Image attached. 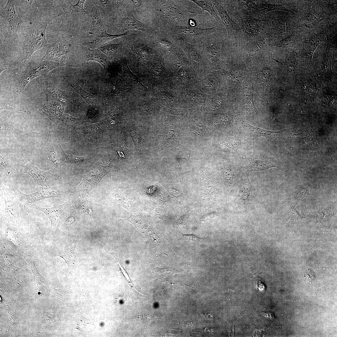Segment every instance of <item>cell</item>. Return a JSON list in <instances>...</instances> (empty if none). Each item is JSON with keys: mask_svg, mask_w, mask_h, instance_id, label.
I'll use <instances>...</instances> for the list:
<instances>
[{"mask_svg": "<svg viewBox=\"0 0 337 337\" xmlns=\"http://www.w3.org/2000/svg\"><path fill=\"white\" fill-rule=\"evenodd\" d=\"M67 201L63 204L51 208H42L36 205L32 207L43 212L50 220L51 228L54 229L58 221L62 217Z\"/></svg>", "mask_w": 337, "mask_h": 337, "instance_id": "obj_20", "label": "cell"}, {"mask_svg": "<svg viewBox=\"0 0 337 337\" xmlns=\"http://www.w3.org/2000/svg\"><path fill=\"white\" fill-rule=\"evenodd\" d=\"M211 1L217 11L221 20L226 28L228 39L232 40L242 29L240 24L236 23L232 19L225 9L222 6L221 1L212 0Z\"/></svg>", "mask_w": 337, "mask_h": 337, "instance_id": "obj_17", "label": "cell"}, {"mask_svg": "<svg viewBox=\"0 0 337 337\" xmlns=\"http://www.w3.org/2000/svg\"><path fill=\"white\" fill-rule=\"evenodd\" d=\"M266 39L262 35L248 42L243 46V52L247 55L253 56L265 49Z\"/></svg>", "mask_w": 337, "mask_h": 337, "instance_id": "obj_22", "label": "cell"}, {"mask_svg": "<svg viewBox=\"0 0 337 337\" xmlns=\"http://www.w3.org/2000/svg\"><path fill=\"white\" fill-rule=\"evenodd\" d=\"M134 5L136 6H139L141 3V1H133Z\"/></svg>", "mask_w": 337, "mask_h": 337, "instance_id": "obj_49", "label": "cell"}, {"mask_svg": "<svg viewBox=\"0 0 337 337\" xmlns=\"http://www.w3.org/2000/svg\"><path fill=\"white\" fill-rule=\"evenodd\" d=\"M250 162V171L267 169L272 167H278L273 161L268 159L253 158L251 159Z\"/></svg>", "mask_w": 337, "mask_h": 337, "instance_id": "obj_28", "label": "cell"}, {"mask_svg": "<svg viewBox=\"0 0 337 337\" xmlns=\"http://www.w3.org/2000/svg\"><path fill=\"white\" fill-rule=\"evenodd\" d=\"M138 52L140 55L144 56L148 55L150 53L149 50L144 46H140L138 48Z\"/></svg>", "mask_w": 337, "mask_h": 337, "instance_id": "obj_43", "label": "cell"}, {"mask_svg": "<svg viewBox=\"0 0 337 337\" xmlns=\"http://www.w3.org/2000/svg\"><path fill=\"white\" fill-rule=\"evenodd\" d=\"M45 94L49 95L52 99L67 105L70 102L68 93L55 86L46 76L38 77L37 79Z\"/></svg>", "mask_w": 337, "mask_h": 337, "instance_id": "obj_14", "label": "cell"}, {"mask_svg": "<svg viewBox=\"0 0 337 337\" xmlns=\"http://www.w3.org/2000/svg\"><path fill=\"white\" fill-rule=\"evenodd\" d=\"M196 6L191 0L162 1L160 11L161 22L173 27L187 26L191 19L202 14L201 10Z\"/></svg>", "mask_w": 337, "mask_h": 337, "instance_id": "obj_1", "label": "cell"}, {"mask_svg": "<svg viewBox=\"0 0 337 337\" xmlns=\"http://www.w3.org/2000/svg\"><path fill=\"white\" fill-rule=\"evenodd\" d=\"M260 313L266 318L273 319L274 318V315L273 312H260Z\"/></svg>", "mask_w": 337, "mask_h": 337, "instance_id": "obj_46", "label": "cell"}, {"mask_svg": "<svg viewBox=\"0 0 337 337\" xmlns=\"http://www.w3.org/2000/svg\"><path fill=\"white\" fill-rule=\"evenodd\" d=\"M118 155L120 157L125 158L128 154L129 151L127 148L121 147H119L116 150Z\"/></svg>", "mask_w": 337, "mask_h": 337, "instance_id": "obj_41", "label": "cell"}, {"mask_svg": "<svg viewBox=\"0 0 337 337\" xmlns=\"http://www.w3.org/2000/svg\"><path fill=\"white\" fill-rule=\"evenodd\" d=\"M61 40H58L53 43L49 44L46 52L41 59L42 60H47L65 64L67 58L68 48L64 42Z\"/></svg>", "mask_w": 337, "mask_h": 337, "instance_id": "obj_13", "label": "cell"}, {"mask_svg": "<svg viewBox=\"0 0 337 337\" xmlns=\"http://www.w3.org/2000/svg\"><path fill=\"white\" fill-rule=\"evenodd\" d=\"M217 76L216 71L208 67L198 77L197 84L207 95L214 93L219 84Z\"/></svg>", "mask_w": 337, "mask_h": 337, "instance_id": "obj_15", "label": "cell"}, {"mask_svg": "<svg viewBox=\"0 0 337 337\" xmlns=\"http://www.w3.org/2000/svg\"><path fill=\"white\" fill-rule=\"evenodd\" d=\"M245 126L249 129L251 133L255 136H262L266 138H271L283 135L285 130L278 131H274L265 130L245 123Z\"/></svg>", "mask_w": 337, "mask_h": 337, "instance_id": "obj_27", "label": "cell"}, {"mask_svg": "<svg viewBox=\"0 0 337 337\" xmlns=\"http://www.w3.org/2000/svg\"><path fill=\"white\" fill-rule=\"evenodd\" d=\"M198 44L203 59L210 69L216 70L225 65L223 59L225 49L223 42L213 40L210 34Z\"/></svg>", "mask_w": 337, "mask_h": 337, "instance_id": "obj_3", "label": "cell"}, {"mask_svg": "<svg viewBox=\"0 0 337 337\" xmlns=\"http://www.w3.org/2000/svg\"><path fill=\"white\" fill-rule=\"evenodd\" d=\"M11 165V164L9 160L0 155L1 167H9Z\"/></svg>", "mask_w": 337, "mask_h": 337, "instance_id": "obj_44", "label": "cell"}, {"mask_svg": "<svg viewBox=\"0 0 337 337\" xmlns=\"http://www.w3.org/2000/svg\"><path fill=\"white\" fill-rule=\"evenodd\" d=\"M86 61H95L100 63L106 69L109 65L108 60L106 55L99 49H89L85 54Z\"/></svg>", "mask_w": 337, "mask_h": 337, "instance_id": "obj_26", "label": "cell"}, {"mask_svg": "<svg viewBox=\"0 0 337 337\" xmlns=\"http://www.w3.org/2000/svg\"><path fill=\"white\" fill-rule=\"evenodd\" d=\"M179 93L186 107L192 108L203 107L208 96L197 84Z\"/></svg>", "mask_w": 337, "mask_h": 337, "instance_id": "obj_12", "label": "cell"}, {"mask_svg": "<svg viewBox=\"0 0 337 337\" xmlns=\"http://www.w3.org/2000/svg\"><path fill=\"white\" fill-rule=\"evenodd\" d=\"M173 71L177 90L180 91L197 84L198 77L190 64L181 67Z\"/></svg>", "mask_w": 337, "mask_h": 337, "instance_id": "obj_11", "label": "cell"}, {"mask_svg": "<svg viewBox=\"0 0 337 337\" xmlns=\"http://www.w3.org/2000/svg\"><path fill=\"white\" fill-rule=\"evenodd\" d=\"M296 203L293 205L289 209L288 211V215L291 219H301L302 217L297 212L295 209V206Z\"/></svg>", "mask_w": 337, "mask_h": 337, "instance_id": "obj_38", "label": "cell"}, {"mask_svg": "<svg viewBox=\"0 0 337 337\" xmlns=\"http://www.w3.org/2000/svg\"><path fill=\"white\" fill-rule=\"evenodd\" d=\"M242 29L245 39L248 42L263 35L265 30L263 21L253 18L247 15L238 19Z\"/></svg>", "mask_w": 337, "mask_h": 337, "instance_id": "obj_8", "label": "cell"}, {"mask_svg": "<svg viewBox=\"0 0 337 337\" xmlns=\"http://www.w3.org/2000/svg\"><path fill=\"white\" fill-rule=\"evenodd\" d=\"M198 6L202 9L201 11L203 13L204 11L209 13L212 17L214 18L219 22H221V20L215 11L212 5L211 0H191Z\"/></svg>", "mask_w": 337, "mask_h": 337, "instance_id": "obj_31", "label": "cell"}, {"mask_svg": "<svg viewBox=\"0 0 337 337\" xmlns=\"http://www.w3.org/2000/svg\"><path fill=\"white\" fill-rule=\"evenodd\" d=\"M172 29L173 37L175 41H183L191 45H196L201 43L210 34L218 30L219 27L218 25L205 28L187 26H176Z\"/></svg>", "mask_w": 337, "mask_h": 337, "instance_id": "obj_5", "label": "cell"}, {"mask_svg": "<svg viewBox=\"0 0 337 337\" xmlns=\"http://www.w3.org/2000/svg\"><path fill=\"white\" fill-rule=\"evenodd\" d=\"M65 64L47 60L33 61L28 64L21 74L17 91L22 93L27 84L31 80L39 76L46 75L52 70Z\"/></svg>", "mask_w": 337, "mask_h": 337, "instance_id": "obj_4", "label": "cell"}, {"mask_svg": "<svg viewBox=\"0 0 337 337\" xmlns=\"http://www.w3.org/2000/svg\"><path fill=\"white\" fill-rule=\"evenodd\" d=\"M121 43L110 44L104 46H100L97 48L106 56H112L115 55L120 49Z\"/></svg>", "mask_w": 337, "mask_h": 337, "instance_id": "obj_35", "label": "cell"}, {"mask_svg": "<svg viewBox=\"0 0 337 337\" xmlns=\"http://www.w3.org/2000/svg\"><path fill=\"white\" fill-rule=\"evenodd\" d=\"M132 137L134 140L135 144H138L139 143L140 137L139 134L136 132L134 131L131 133Z\"/></svg>", "mask_w": 337, "mask_h": 337, "instance_id": "obj_45", "label": "cell"}, {"mask_svg": "<svg viewBox=\"0 0 337 337\" xmlns=\"http://www.w3.org/2000/svg\"><path fill=\"white\" fill-rule=\"evenodd\" d=\"M15 1L8 0L1 11L8 22L13 33L16 36H18L22 21L17 14L15 8L16 2Z\"/></svg>", "mask_w": 337, "mask_h": 337, "instance_id": "obj_18", "label": "cell"}, {"mask_svg": "<svg viewBox=\"0 0 337 337\" xmlns=\"http://www.w3.org/2000/svg\"><path fill=\"white\" fill-rule=\"evenodd\" d=\"M176 41L177 45L185 52L198 77L209 67L203 59L198 44L191 45L183 41Z\"/></svg>", "mask_w": 337, "mask_h": 337, "instance_id": "obj_7", "label": "cell"}, {"mask_svg": "<svg viewBox=\"0 0 337 337\" xmlns=\"http://www.w3.org/2000/svg\"><path fill=\"white\" fill-rule=\"evenodd\" d=\"M62 150L65 154L66 159L69 162H83L85 160L84 158L80 157L75 156L72 155H68L66 154Z\"/></svg>", "mask_w": 337, "mask_h": 337, "instance_id": "obj_40", "label": "cell"}, {"mask_svg": "<svg viewBox=\"0 0 337 337\" xmlns=\"http://www.w3.org/2000/svg\"><path fill=\"white\" fill-rule=\"evenodd\" d=\"M153 270L157 274L162 276H169L179 272V271L174 268L170 267L160 268L152 266Z\"/></svg>", "mask_w": 337, "mask_h": 337, "instance_id": "obj_36", "label": "cell"}, {"mask_svg": "<svg viewBox=\"0 0 337 337\" xmlns=\"http://www.w3.org/2000/svg\"><path fill=\"white\" fill-rule=\"evenodd\" d=\"M310 194L309 189L303 186H299L297 188L295 193L296 198L299 200H302L308 197Z\"/></svg>", "mask_w": 337, "mask_h": 337, "instance_id": "obj_37", "label": "cell"}, {"mask_svg": "<svg viewBox=\"0 0 337 337\" xmlns=\"http://www.w3.org/2000/svg\"><path fill=\"white\" fill-rule=\"evenodd\" d=\"M47 25L46 22L39 23L32 26L26 34L23 42L24 57L22 61L28 60L33 53L38 49L47 47L46 37V31Z\"/></svg>", "mask_w": 337, "mask_h": 337, "instance_id": "obj_2", "label": "cell"}, {"mask_svg": "<svg viewBox=\"0 0 337 337\" xmlns=\"http://www.w3.org/2000/svg\"><path fill=\"white\" fill-rule=\"evenodd\" d=\"M43 153L47 161L49 169L58 167L60 164L57 154L52 145L51 134L49 133L48 137L44 144Z\"/></svg>", "mask_w": 337, "mask_h": 337, "instance_id": "obj_21", "label": "cell"}, {"mask_svg": "<svg viewBox=\"0 0 337 337\" xmlns=\"http://www.w3.org/2000/svg\"><path fill=\"white\" fill-rule=\"evenodd\" d=\"M1 194L5 203V212L7 219L12 224H18L20 217L19 214V199L7 188L2 186Z\"/></svg>", "mask_w": 337, "mask_h": 337, "instance_id": "obj_10", "label": "cell"}, {"mask_svg": "<svg viewBox=\"0 0 337 337\" xmlns=\"http://www.w3.org/2000/svg\"><path fill=\"white\" fill-rule=\"evenodd\" d=\"M85 0H78L75 5L72 4L70 1H61V5L67 16L74 17L80 15H86L88 13L83 8Z\"/></svg>", "mask_w": 337, "mask_h": 337, "instance_id": "obj_24", "label": "cell"}, {"mask_svg": "<svg viewBox=\"0 0 337 337\" xmlns=\"http://www.w3.org/2000/svg\"><path fill=\"white\" fill-rule=\"evenodd\" d=\"M105 28L100 18L97 15L92 18L89 33L99 34L104 31Z\"/></svg>", "mask_w": 337, "mask_h": 337, "instance_id": "obj_34", "label": "cell"}, {"mask_svg": "<svg viewBox=\"0 0 337 337\" xmlns=\"http://www.w3.org/2000/svg\"><path fill=\"white\" fill-rule=\"evenodd\" d=\"M17 195L20 201L24 205H31L40 200L51 198L58 197L61 198L63 192L54 186L42 187L36 192L31 194H25L17 189Z\"/></svg>", "mask_w": 337, "mask_h": 337, "instance_id": "obj_9", "label": "cell"}, {"mask_svg": "<svg viewBox=\"0 0 337 337\" xmlns=\"http://www.w3.org/2000/svg\"><path fill=\"white\" fill-rule=\"evenodd\" d=\"M127 33L126 32L120 34H111L107 33L105 30L103 32L98 34L97 37L93 40L86 43L84 45L92 49L97 48L103 44L114 39L125 36Z\"/></svg>", "mask_w": 337, "mask_h": 337, "instance_id": "obj_25", "label": "cell"}, {"mask_svg": "<svg viewBox=\"0 0 337 337\" xmlns=\"http://www.w3.org/2000/svg\"><path fill=\"white\" fill-rule=\"evenodd\" d=\"M131 222L142 232H144L147 229L148 225L143 221L140 215L134 216L130 214L129 217L126 219H121Z\"/></svg>", "mask_w": 337, "mask_h": 337, "instance_id": "obj_32", "label": "cell"}, {"mask_svg": "<svg viewBox=\"0 0 337 337\" xmlns=\"http://www.w3.org/2000/svg\"><path fill=\"white\" fill-rule=\"evenodd\" d=\"M120 26L124 29L143 30L144 29L142 24L132 14L123 18L120 23Z\"/></svg>", "mask_w": 337, "mask_h": 337, "instance_id": "obj_29", "label": "cell"}, {"mask_svg": "<svg viewBox=\"0 0 337 337\" xmlns=\"http://www.w3.org/2000/svg\"><path fill=\"white\" fill-rule=\"evenodd\" d=\"M148 235L152 239L154 240H155L156 238V235L155 234V232L153 231V232H152V230L149 229L147 232Z\"/></svg>", "mask_w": 337, "mask_h": 337, "instance_id": "obj_47", "label": "cell"}, {"mask_svg": "<svg viewBox=\"0 0 337 337\" xmlns=\"http://www.w3.org/2000/svg\"><path fill=\"white\" fill-rule=\"evenodd\" d=\"M19 164L21 172L30 175L36 183L42 187L53 186L56 182L57 177L56 175L49 171H43L25 159L21 161Z\"/></svg>", "mask_w": 337, "mask_h": 337, "instance_id": "obj_6", "label": "cell"}, {"mask_svg": "<svg viewBox=\"0 0 337 337\" xmlns=\"http://www.w3.org/2000/svg\"><path fill=\"white\" fill-rule=\"evenodd\" d=\"M46 102L43 105L42 110L48 117L54 116H60L62 115L66 105L52 99L49 95L46 94Z\"/></svg>", "mask_w": 337, "mask_h": 337, "instance_id": "obj_23", "label": "cell"}, {"mask_svg": "<svg viewBox=\"0 0 337 337\" xmlns=\"http://www.w3.org/2000/svg\"><path fill=\"white\" fill-rule=\"evenodd\" d=\"M74 218L73 217H69L66 221V224L68 225L71 224L74 221Z\"/></svg>", "mask_w": 337, "mask_h": 337, "instance_id": "obj_48", "label": "cell"}, {"mask_svg": "<svg viewBox=\"0 0 337 337\" xmlns=\"http://www.w3.org/2000/svg\"><path fill=\"white\" fill-rule=\"evenodd\" d=\"M69 85L74 91L79 94L88 104L94 105L97 102L96 97L88 92L76 82L71 81Z\"/></svg>", "mask_w": 337, "mask_h": 337, "instance_id": "obj_30", "label": "cell"}, {"mask_svg": "<svg viewBox=\"0 0 337 337\" xmlns=\"http://www.w3.org/2000/svg\"><path fill=\"white\" fill-rule=\"evenodd\" d=\"M158 96L159 102L164 105L182 109L187 107L178 90L173 93L169 90H162L159 93Z\"/></svg>", "mask_w": 337, "mask_h": 337, "instance_id": "obj_19", "label": "cell"}, {"mask_svg": "<svg viewBox=\"0 0 337 337\" xmlns=\"http://www.w3.org/2000/svg\"><path fill=\"white\" fill-rule=\"evenodd\" d=\"M185 240L192 243H195L199 241L201 238L198 237L196 235L193 234L182 235Z\"/></svg>", "mask_w": 337, "mask_h": 337, "instance_id": "obj_39", "label": "cell"}, {"mask_svg": "<svg viewBox=\"0 0 337 337\" xmlns=\"http://www.w3.org/2000/svg\"><path fill=\"white\" fill-rule=\"evenodd\" d=\"M166 66L164 58L160 55L156 59L153 67V72L156 76H161L166 71Z\"/></svg>", "mask_w": 337, "mask_h": 337, "instance_id": "obj_33", "label": "cell"}, {"mask_svg": "<svg viewBox=\"0 0 337 337\" xmlns=\"http://www.w3.org/2000/svg\"><path fill=\"white\" fill-rule=\"evenodd\" d=\"M138 316L140 319L145 322H149L151 321L157 319L154 317L149 315L146 314H139Z\"/></svg>", "mask_w": 337, "mask_h": 337, "instance_id": "obj_42", "label": "cell"}, {"mask_svg": "<svg viewBox=\"0 0 337 337\" xmlns=\"http://www.w3.org/2000/svg\"><path fill=\"white\" fill-rule=\"evenodd\" d=\"M111 171L109 165L100 164L92 168L84 176L78 188H87L96 186L103 177Z\"/></svg>", "mask_w": 337, "mask_h": 337, "instance_id": "obj_16", "label": "cell"}]
</instances>
